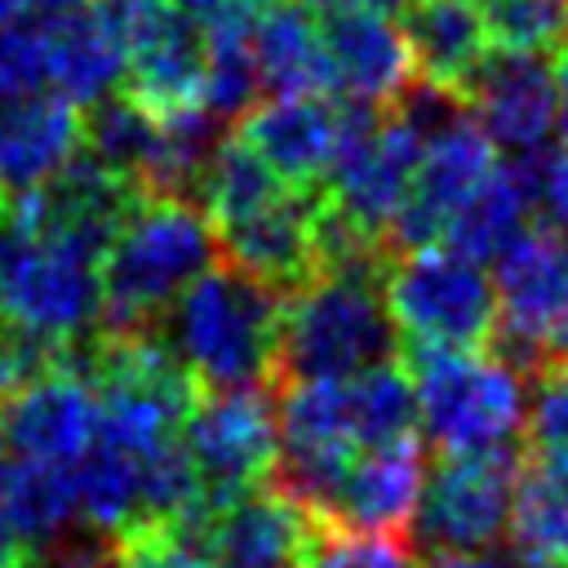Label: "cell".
Returning <instances> with one entry per match:
<instances>
[{"label": "cell", "instance_id": "30bf717a", "mask_svg": "<svg viewBox=\"0 0 568 568\" xmlns=\"http://www.w3.org/2000/svg\"><path fill=\"white\" fill-rule=\"evenodd\" d=\"M519 453L484 448V453H439L426 466L422 497L408 524V537L435 550H493L506 541L510 493H515Z\"/></svg>", "mask_w": 568, "mask_h": 568}, {"label": "cell", "instance_id": "7c38bea8", "mask_svg": "<svg viewBox=\"0 0 568 568\" xmlns=\"http://www.w3.org/2000/svg\"><path fill=\"white\" fill-rule=\"evenodd\" d=\"M320 515L293 501L271 479L217 506H200L182 532L213 559V568H302Z\"/></svg>", "mask_w": 568, "mask_h": 568}, {"label": "cell", "instance_id": "9a60e30c", "mask_svg": "<svg viewBox=\"0 0 568 568\" xmlns=\"http://www.w3.org/2000/svg\"><path fill=\"white\" fill-rule=\"evenodd\" d=\"M462 106L501 155L546 151L555 138V80L546 53L488 49Z\"/></svg>", "mask_w": 568, "mask_h": 568}, {"label": "cell", "instance_id": "7402d4cb", "mask_svg": "<svg viewBox=\"0 0 568 568\" xmlns=\"http://www.w3.org/2000/svg\"><path fill=\"white\" fill-rule=\"evenodd\" d=\"M253 67L266 93H324L328 89V53L320 36V18L297 0H271L257 9L253 31Z\"/></svg>", "mask_w": 568, "mask_h": 568}, {"label": "cell", "instance_id": "83f0119b", "mask_svg": "<svg viewBox=\"0 0 568 568\" xmlns=\"http://www.w3.org/2000/svg\"><path fill=\"white\" fill-rule=\"evenodd\" d=\"M528 395H524V448L528 457L541 462H568V355L546 359L541 368L528 373Z\"/></svg>", "mask_w": 568, "mask_h": 568}, {"label": "cell", "instance_id": "52a82bcc", "mask_svg": "<svg viewBox=\"0 0 568 568\" xmlns=\"http://www.w3.org/2000/svg\"><path fill=\"white\" fill-rule=\"evenodd\" d=\"M124 36L120 93L155 124L209 111V40L178 0H102Z\"/></svg>", "mask_w": 568, "mask_h": 568}, {"label": "cell", "instance_id": "d6a6232c", "mask_svg": "<svg viewBox=\"0 0 568 568\" xmlns=\"http://www.w3.org/2000/svg\"><path fill=\"white\" fill-rule=\"evenodd\" d=\"M426 568H515V559H497L488 550H435Z\"/></svg>", "mask_w": 568, "mask_h": 568}, {"label": "cell", "instance_id": "4dcf8cb0", "mask_svg": "<svg viewBox=\"0 0 568 568\" xmlns=\"http://www.w3.org/2000/svg\"><path fill=\"white\" fill-rule=\"evenodd\" d=\"M44 84V18H18L0 27V98Z\"/></svg>", "mask_w": 568, "mask_h": 568}, {"label": "cell", "instance_id": "ba28073f", "mask_svg": "<svg viewBox=\"0 0 568 568\" xmlns=\"http://www.w3.org/2000/svg\"><path fill=\"white\" fill-rule=\"evenodd\" d=\"M497 333L493 346L519 373L568 355V240L555 226H528L493 271Z\"/></svg>", "mask_w": 568, "mask_h": 568}, {"label": "cell", "instance_id": "7a4b0ae2", "mask_svg": "<svg viewBox=\"0 0 568 568\" xmlns=\"http://www.w3.org/2000/svg\"><path fill=\"white\" fill-rule=\"evenodd\" d=\"M284 293L253 280L231 262H213L155 328L178 364L204 386H262L275 382Z\"/></svg>", "mask_w": 568, "mask_h": 568}, {"label": "cell", "instance_id": "4316f807", "mask_svg": "<svg viewBox=\"0 0 568 568\" xmlns=\"http://www.w3.org/2000/svg\"><path fill=\"white\" fill-rule=\"evenodd\" d=\"M493 49L555 53L568 40V0H475Z\"/></svg>", "mask_w": 568, "mask_h": 568}, {"label": "cell", "instance_id": "74e56055", "mask_svg": "<svg viewBox=\"0 0 568 568\" xmlns=\"http://www.w3.org/2000/svg\"><path fill=\"white\" fill-rule=\"evenodd\" d=\"M4 324H9V320H4V315H0V333H4Z\"/></svg>", "mask_w": 568, "mask_h": 568}, {"label": "cell", "instance_id": "5b68a950", "mask_svg": "<svg viewBox=\"0 0 568 568\" xmlns=\"http://www.w3.org/2000/svg\"><path fill=\"white\" fill-rule=\"evenodd\" d=\"M382 302L408 346L484 351L497 333V288L484 262L444 244L390 253L382 266Z\"/></svg>", "mask_w": 568, "mask_h": 568}, {"label": "cell", "instance_id": "ffe728a7", "mask_svg": "<svg viewBox=\"0 0 568 568\" xmlns=\"http://www.w3.org/2000/svg\"><path fill=\"white\" fill-rule=\"evenodd\" d=\"M124 75V36L115 13L93 0L67 13H44V84L75 106L115 93Z\"/></svg>", "mask_w": 568, "mask_h": 568}, {"label": "cell", "instance_id": "d6986e66", "mask_svg": "<svg viewBox=\"0 0 568 568\" xmlns=\"http://www.w3.org/2000/svg\"><path fill=\"white\" fill-rule=\"evenodd\" d=\"M80 151V106L53 89L0 98V191L27 195Z\"/></svg>", "mask_w": 568, "mask_h": 568}, {"label": "cell", "instance_id": "3957f363", "mask_svg": "<svg viewBox=\"0 0 568 568\" xmlns=\"http://www.w3.org/2000/svg\"><path fill=\"white\" fill-rule=\"evenodd\" d=\"M382 266H328L284 297L275 382H333L395 359Z\"/></svg>", "mask_w": 568, "mask_h": 568}, {"label": "cell", "instance_id": "e575fe53", "mask_svg": "<svg viewBox=\"0 0 568 568\" xmlns=\"http://www.w3.org/2000/svg\"><path fill=\"white\" fill-rule=\"evenodd\" d=\"M36 13H40V0H0V27L18 18H36Z\"/></svg>", "mask_w": 568, "mask_h": 568}, {"label": "cell", "instance_id": "cb8c5ba5", "mask_svg": "<svg viewBox=\"0 0 568 568\" xmlns=\"http://www.w3.org/2000/svg\"><path fill=\"white\" fill-rule=\"evenodd\" d=\"M506 541L515 559L568 568V462L519 457Z\"/></svg>", "mask_w": 568, "mask_h": 568}, {"label": "cell", "instance_id": "d4e9b609", "mask_svg": "<svg viewBox=\"0 0 568 568\" xmlns=\"http://www.w3.org/2000/svg\"><path fill=\"white\" fill-rule=\"evenodd\" d=\"M75 519V475L67 466L27 462L9 448L0 453V528L13 541L36 546Z\"/></svg>", "mask_w": 568, "mask_h": 568}, {"label": "cell", "instance_id": "277c9868", "mask_svg": "<svg viewBox=\"0 0 568 568\" xmlns=\"http://www.w3.org/2000/svg\"><path fill=\"white\" fill-rule=\"evenodd\" d=\"M413 395L417 430L435 453L515 448L524 430V373L484 351L404 346L399 355Z\"/></svg>", "mask_w": 568, "mask_h": 568}, {"label": "cell", "instance_id": "44dd1931", "mask_svg": "<svg viewBox=\"0 0 568 568\" xmlns=\"http://www.w3.org/2000/svg\"><path fill=\"white\" fill-rule=\"evenodd\" d=\"M399 13L413 80L448 98H462L493 49L475 0H408Z\"/></svg>", "mask_w": 568, "mask_h": 568}, {"label": "cell", "instance_id": "484cf974", "mask_svg": "<svg viewBox=\"0 0 568 568\" xmlns=\"http://www.w3.org/2000/svg\"><path fill=\"white\" fill-rule=\"evenodd\" d=\"M342 417L355 448H377L417 435V395L404 364L382 359L373 368L342 377Z\"/></svg>", "mask_w": 568, "mask_h": 568}, {"label": "cell", "instance_id": "8d00e7d4", "mask_svg": "<svg viewBox=\"0 0 568 568\" xmlns=\"http://www.w3.org/2000/svg\"><path fill=\"white\" fill-rule=\"evenodd\" d=\"M248 4H257V9H262V4H271V0H248Z\"/></svg>", "mask_w": 568, "mask_h": 568}, {"label": "cell", "instance_id": "ac0fdd59", "mask_svg": "<svg viewBox=\"0 0 568 568\" xmlns=\"http://www.w3.org/2000/svg\"><path fill=\"white\" fill-rule=\"evenodd\" d=\"M426 479V448L417 435L395 444L359 448L328 501L324 524L346 528H377V532H408L417 497Z\"/></svg>", "mask_w": 568, "mask_h": 568}, {"label": "cell", "instance_id": "8fae6325", "mask_svg": "<svg viewBox=\"0 0 568 568\" xmlns=\"http://www.w3.org/2000/svg\"><path fill=\"white\" fill-rule=\"evenodd\" d=\"M497 169V146L484 138V129L457 106L439 124L426 129L408 195L386 231V253H408L439 244L453 213L479 191V182Z\"/></svg>", "mask_w": 568, "mask_h": 568}, {"label": "cell", "instance_id": "1f68e13d", "mask_svg": "<svg viewBox=\"0 0 568 568\" xmlns=\"http://www.w3.org/2000/svg\"><path fill=\"white\" fill-rule=\"evenodd\" d=\"M22 568H111V537L98 528H62L44 541H36L22 559Z\"/></svg>", "mask_w": 568, "mask_h": 568}, {"label": "cell", "instance_id": "f546056e", "mask_svg": "<svg viewBox=\"0 0 568 568\" xmlns=\"http://www.w3.org/2000/svg\"><path fill=\"white\" fill-rule=\"evenodd\" d=\"M111 568H213V559L173 524H129L111 532Z\"/></svg>", "mask_w": 568, "mask_h": 568}, {"label": "cell", "instance_id": "836d02e7", "mask_svg": "<svg viewBox=\"0 0 568 568\" xmlns=\"http://www.w3.org/2000/svg\"><path fill=\"white\" fill-rule=\"evenodd\" d=\"M550 80H555V129H559V133H564V142H568V40L555 49Z\"/></svg>", "mask_w": 568, "mask_h": 568}, {"label": "cell", "instance_id": "d590c367", "mask_svg": "<svg viewBox=\"0 0 568 568\" xmlns=\"http://www.w3.org/2000/svg\"><path fill=\"white\" fill-rule=\"evenodd\" d=\"M4 209H9V195H4V191H0V217H4Z\"/></svg>", "mask_w": 568, "mask_h": 568}, {"label": "cell", "instance_id": "9c48e42d", "mask_svg": "<svg viewBox=\"0 0 568 568\" xmlns=\"http://www.w3.org/2000/svg\"><path fill=\"white\" fill-rule=\"evenodd\" d=\"M178 439L195 466L204 506L248 493L275 475V457H280L275 395L266 386L200 390Z\"/></svg>", "mask_w": 568, "mask_h": 568}, {"label": "cell", "instance_id": "2e32d148", "mask_svg": "<svg viewBox=\"0 0 568 568\" xmlns=\"http://www.w3.org/2000/svg\"><path fill=\"white\" fill-rule=\"evenodd\" d=\"M235 138L288 191H324L342 142V102L324 93H271L240 111Z\"/></svg>", "mask_w": 568, "mask_h": 568}, {"label": "cell", "instance_id": "5bb4252c", "mask_svg": "<svg viewBox=\"0 0 568 568\" xmlns=\"http://www.w3.org/2000/svg\"><path fill=\"white\" fill-rule=\"evenodd\" d=\"M213 240L222 262L293 293L320 271V191H280L266 204L217 222Z\"/></svg>", "mask_w": 568, "mask_h": 568}, {"label": "cell", "instance_id": "6da1fadb", "mask_svg": "<svg viewBox=\"0 0 568 568\" xmlns=\"http://www.w3.org/2000/svg\"><path fill=\"white\" fill-rule=\"evenodd\" d=\"M217 262V240L204 209L186 195H138L115 226L102 262V315L106 333H155L173 302Z\"/></svg>", "mask_w": 568, "mask_h": 568}, {"label": "cell", "instance_id": "603a6c76", "mask_svg": "<svg viewBox=\"0 0 568 568\" xmlns=\"http://www.w3.org/2000/svg\"><path fill=\"white\" fill-rule=\"evenodd\" d=\"M532 222H537V204L519 164L497 160V169L479 182V191L453 213L439 244L470 262H497Z\"/></svg>", "mask_w": 568, "mask_h": 568}, {"label": "cell", "instance_id": "e0dca14e", "mask_svg": "<svg viewBox=\"0 0 568 568\" xmlns=\"http://www.w3.org/2000/svg\"><path fill=\"white\" fill-rule=\"evenodd\" d=\"M324 53H328V89L346 102L395 106L413 84V62L404 31L390 13L373 9H328L315 13Z\"/></svg>", "mask_w": 568, "mask_h": 568}, {"label": "cell", "instance_id": "8992f818", "mask_svg": "<svg viewBox=\"0 0 568 568\" xmlns=\"http://www.w3.org/2000/svg\"><path fill=\"white\" fill-rule=\"evenodd\" d=\"M0 315L53 346H71L98 328V262L62 248L9 213L0 217Z\"/></svg>", "mask_w": 568, "mask_h": 568}, {"label": "cell", "instance_id": "4fadbf2b", "mask_svg": "<svg viewBox=\"0 0 568 568\" xmlns=\"http://www.w3.org/2000/svg\"><path fill=\"white\" fill-rule=\"evenodd\" d=\"M98 430V395L89 377L62 359L0 399V439L13 457L75 466Z\"/></svg>", "mask_w": 568, "mask_h": 568}, {"label": "cell", "instance_id": "f1b7e54d", "mask_svg": "<svg viewBox=\"0 0 568 568\" xmlns=\"http://www.w3.org/2000/svg\"><path fill=\"white\" fill-rule=\"evenodd\" d=\"M302 568H417L408 532H377V528H346L324 524L302 559Z\"/></svg>", "mask_w": 568, "mask_h": 568}]
</instances>
